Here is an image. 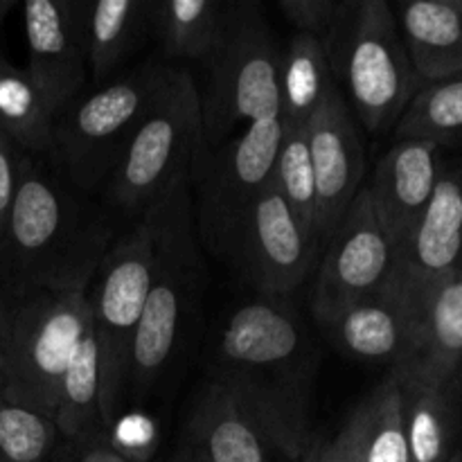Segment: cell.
Wrapping results in <instances>:
<instances>
[{"label": "cell", "mask_w": 462, "mask_h": 462, "mask_svg": "<svg viewBox=\"0 0 462 462\" xmlns=\"http://www.w3.org/2000/svg\"><path fill=\"white\" fill-rule=\"evenodd\" d=\"M460 3H462V0H460Z\"/></svg>", "instance_id": "cell-39"}, {"label": "cell", "mask_w": 462, "mask_h": 462, "mask_svg": "<svg viewBox=\"0 0 462 462\" xmlns=\"http://www.w3.org/2000/svg\"><path fill=\"white\" fill-rule=\"evenodd\" d=\"M72 7L95 86L113 79L152 36V0H72Z\"/></svg>", "instance_id": "cell-19"}, {"label": "cell", "mask_w": 462, "mask_h": 462, "mask_svg": "<svg viewBox=\"0 0 462 462\" xmlns=\"http://www.w3.org/2000/svg\"><path fill=\"white\" fill-rule=\"evenodd\" d=\"M140 219L153 239V282L131 350L126 393L144 397L171 364L185 316L201 289L192 179L176 183Z\"/></svg>", "instance_id": "cell-3"}, {"label": "cell", "mask_w": 462, "mask_h": 462, "mask_svg": "<svg viewBox=\"0 0 462 462\" xmlns=\"http://www.w3.org/2000/svg\"><path fill=\"white\" fill-rule=\"evenodd\" d=\"M319 255L320 246L273 188H266L244 212L224 251L264 298L291 296Z\"/></svg>", "instance_id": "cell-12"}, {"label": "cell", "mask_w": 462, "mask_h": 462, "mask_svg": "<svg viewBox=\"0 0 462 462\" xmlns=\"http://www.w3.org/2000/svg\"><path fill=\"white\" fill-rule=\"evenodd\" d=\"M422 310L393 287L347 307L328 325L337 347L356 361L404 368L420 347Z\"/></svg>", "instance_id": "cell-15"}, {"label": "cell", "mask_w": 462, "mask_h": 462, "mask_svg": "<svg viewBox=\"0 0 462 462\" xmlns=\"http://www.w3.org/2000/svg\"><path fill=\"white\" fill-rule=\"evenodd\" d=\"M271 188L284 199V203L291 208L307 235L320 246L316 174L314 165H311L307 134L302 126H284Z\"/></svg>", "instance_id": "cell-29"}, {"label": "cell", "mask_w": 462, "mask_h": 462, "mask_svg": "<svg viewBox=\"0 0 462 462\" xmlns=\"http://www.w3.org/2000/svg\"><path fill=\"white\" fill-rule=\"evenodd\" d=\"M395 246L379 221L368 188H361L323 248L311 314L328 328L341 311L386 287Z\"/></svg>", "instance_id": "cell-11"}, {"label": "cell", "mask_w": 462, "mask_h": 462, "mask_svg": "<svg viewBox=\"0 0 462 462\" xmlns=\"http://www.w3.org/2000/svg\"><path fill=\"white\" fill-rule=\"evenodd\" d=\"M25 153L0 131V237L7 226L9 208H12L14 194L18 188V176H21V162Z\"/></svg>", "instance_id": "cell-32"}, {"label": "cell", "mask_w": 462, "mask_h": 462, "mask_svg": "<svg viewBox=\"0 0 462 462\" xmlns=\"http://www.w3.org/2000/svg\"><path fill=\"white\" fill-rule=\"evenodd\" d=\"M319 368L316 346L287 298H257L224 323L212 379L287 458L310 447V402Z\"/></svg>", "instance_id": "cell-1"}, {"label": "cell", "mask_w": 462, "mask_h": 462, "mask_svg": "<svg viewBox=\"0 0 462 462\" xmlns=\"http://www.w3.org/2000/svg\"><path fill=\"white\" fill-rule=\"evenodd\" d=\"M282 134V117H262L215 147L212 153L206 149L199 161L192 179L199 197L194 219L199 239L215 255L224 257L230 235L244 212L271 188Z\"/></svg>", "instance_id": "cell-10"}, {"label": "cell", "mask_w": 462, "mask_h": 462, "mask_svg": "<svg viewBox=\"0 0 462 462\" xmlns=\"http://www.w3.org/2000/svg\"><path fill=\"white\" fill-rule=\"evenodd\" d=\"M75 458H61V460H52V462H72Z\"/></svg>", "instance_id": "cell-38"}, {"label": "cell", "mask_w": 462, "mask_h": 462, "mask_svg": "<svg viewBox=\"0 0 462 462\" xmlns=\"http://www.w3.org/2000/svg\"><path fill=\"white\" fill-rule=\"evenodd\" d=\"M206 68V149L224 144L237 126L280 116V48L255 3H237L224 45Z\"/></svg>", "instance_id": "cell-9"}, {"label": "cell", "mask_w": 462, "mask_h": 462, "mask_svg": "<svg viewBox=\"0 0 462 462\" xmlns=\"http://www.w3.org/2000/svg\"><path fill=\"white\" fill-rule=\"evenodd\" d=\"M449 462H462V451H460V454H458V456H456V458H451Z\"/></svg>", "instance_id": "cell-37"}, {"label": "cell", "mask_w": 462, "mask_h": 462, "mask_svg": "<svg viewBox=\"0 0 462 462\" xmlns=\"http://www.w3.org/2000/svg\"><path fill=\"white\" fill-rule=\"evenodd\" d=\"M400 377L411 462H449L462 451V379L431 383Z\"/></svg>", "instance_id": "cell-20"}, {"label": "cell", "mask_w": 462, "mask_h": 462, "mask_svg": "<svg viewBox=\"0 0 462 462\" xmlns=\"http://www.w3.org/2000/svg\"><path fill=\"white\" fill-rule=\"evenodd\" d=\"M72 462H131V460H126L125 456L117 454L111 445H93L77 451L75 460Z\"/></svg>", "instance_id": "cell-34"}, {"label": "cell", "mask_w": 462, "mask_h": 462, "mask_svg": "<svg viewBox=\"0 0 462 462\" xmlns=\"http://www.w3.org/2000/svg\"><path fill=\"white\" fill-rule=\"evenodd\" d=\"M235 0H152V36L167 59H215L230 30Z\"/></svg>", "instance_id": "cell-22"}, {"label": "cell", "mask_w": 462, "mask_h": 462, "mask_svg": "<svg viewBox=\"0 0 462 462\" xmlns=\"http://www.w3.org/2000/svg\"><path fill=\"white\" fill-rule=\"evenodd\" d=\"M59 438L54 420L0 393V462H52Z\"/></svg>", "instance_id": "cell-30"}, {"label": "cell", "mask_w": 462, "mask_h": 462, "mask_svg": "<svg viewBox=\"0 0 462 462\" xmlns=\"http://www.w3.org/2000/svg\"><path fill=\"white\" fill-rule=\"evenodd\" d=\"M397 140H427L445 147L462 144V72L420 86L395 125Z\"/></svg>", "instance_id": "cell-28"}, {"label": "cell", "mask_w": 462, "mask_h": 462, "mask_svg": "<svg viewBox=\"0 0 462 462\" xmlns=\"http://www.w3.org/2000/svg\"><path fill=\"white\" fill-rule=\"evenodd\" d=\"M203 153L201 93L188 70L171 68L165 86L104 185L108 206L140 219L176 183L194 179Z\"/></svg>", "instance_id": "cell-6"}, {"label": "cell", "mask_w": 462, "mask_h": 462, "mask_svg": "<svg viewBox=\"0 0 462 462\" xmlns=\"http://www.w3.org/2000/svg\"><path fill=\"white\" fill-rule=\"evenodd\" d=\"M319 192L320 253L341 224L343 215L364 188L365 153L359 122L334 88L323 106L305 125Z\"/></svg>", "instance_id": "cell-14"}, {"label": "cell", "mask_w": 462, "mask_h": 462, "mask_svg": "<svg viewBox=\"0 0 462 462\" xmlns=\"http://www.w3.org/2000/svg\"><path fill=\"white\" fill-rule=\"evenodd\" d=\"M395 16L420 84H436L460 75V0H404L397 5Z\"/></svg>", "instance_id": "cell-21"}, {"label": "cell", "mask_w": 462, "mask_h": 462, "mask_svg": "<svg viewBox=\"0 0 462 462\" xmlns=\"http://www.w3.org/2000/svg\"><path fill=\"white\" fill-rule=\"evenodd\" d=\"M23 32L25 70L61 111L90 79L72 0H27L23 5Z\"/></svg>", "instance_id": "cell-16"}, {"label": "cell", "mask_w": 462, "mask_h": 462, "mask_svg": "<svg viewBox=\"0 0 462 462\" xmlns=\"http://www.w3.org/2000/svg\"><path fill=\"white\" fill-rule=\"evenodd\" d=\"M153 282V239L147 224L134 226L108 248L90 284V320L99 352V411L108 433L129 382L131 350Z\"/></svg>", "instance_id": "cell-8"}, {"label": "cell", "mask_w": 462, "mask_h": 462, "mask_svg": "<svg viewBox=\"0 0 462 462\" xmlns=\"http://www.w3.org/2000/svg\"><path fill=\"white\" fill-rule=\"evenodd\" d=\"M305 462H361L356 451L352 449V445L347 442V438L341 431L332 438V440H319L311 442L307 447Z\"/></svg>", "instance_id": "cell-33"}, {"label": "cell", "mask_w": 462, "mask_h": 462, "mask_svg": "<svg viewBox=\"0 0 462 462\" xmlns=\"http://www.w3.org/2000/svg\"><path fill=\"white\" fill-rule=\"evenodd\" d=\"M278 84L282 125L305 129L311 116L337 88L323 41L296 32L289 43L280 48Z\"/></svg>", "instance_id": "cell-27"}, {"label": "cell", "mask_w": 462, "mask_h": 462, "mask_svg": "<svg viewBox=\"0 0 462 462\" xmlns=\"http://www.w3.org/2000/svg\"><path fill=\"white\" fill-rule=\"evenodd\" d=\"M341 0H278V9L284 21L291 23L296 32L311 34L325 41Z\"/></svg>", "instance_id": "cell-31"}, {"label": "cell", "mask_w": 462, "mask_h": 462, "mask_svg": "<svg viewBox=\"0 0 462 462\" xmlns=\"http://www.w3.org/2000/svg\"><path fill=\"white\" fill-rule=\"evenodd\" d=\"M445 167L442 149L427 140H397L365 185L393 246H400L427 210Z\"/></svg>", "instance_id": "cell-17"}, {"label": "cell", "mask_w": 462, "mask_h": 462, "mask_svg": "<svg viewBox=\"0 0 462 462\" xmlns=\"http://www.w3.org/2000/svg\"><path fill=\"white\" fill-rule=\"evenodd\" d=\"M102 383H99V352L95 341L93 320L63 374L59 391L54 424L59 436L70 442L75 449L93 445H108L106 431L99 411Z\"/></svg>", "instance_id": "cell-24"}, {"label": "cell", "mask_w": 462, "mask_h": 462, "mask_svg": "<svg viewBox=\"0 0 462 462\" xmlns=\"http://www.w3.org/2000/svg\"><path fill=\"white\" fill-rule=\"evenodd\" d=\"M108 248L106 217L54 167L25 153L0 237V275L9 293L90 287Z\"/></svg>", "instance_id": "cell-2"}, {"label": "cell", "mask_w": 462, "mask_h": 462, "mask_svg": "<svg viewBox=\"0 0 462 462\" xmlns=\"http://www.w3.org/2000/svg\"><path fill=\"white\" fill-rule=\"evenodd\" d=\"M323 45L334 84L356 122L374 134L393 129L422 86L393 5L341 0Z\"/></svg>", "instance_id": "cell-4"}, {"label": "cell", "mask_w": 462, "mask_h": 462, "mask_svg": "<svg viewBox=\"0 0 462 462\" xmlns=\"http://www.w3.org/2000/svg\"><path fill=\"white\" fill-rule=\"evenodd\" d=\"M90 325V287L43 289L9 305L3 395L54 420L63 374Z\"/></svg>", "instance_id": "cell-7"}, {"label": "cell", "mask_w": 462, "mask_h": 462, "mask_svg": "<svg viewBox=\"0 0 462 462\" xmlns=\"http://www.w3.org/2000/svg\"><path fill=\"white\" fill-rule=\"evenodd\" d=\"M341 433L361 462H411L402 386L400 377L393 370L352 411L347 422L341 427Z\"/></svg>", "instance_id": "cell-25"}, {"label": "cell", "mask_w": 462, "mask_h": 462, "mask_svg": "<svg viewBox=\"0 0 462 462\" xmlns=\"http://www.w3.org/2000/svg\"><path fill=\"white\" fill-rule=\"evenodd\" d=\"M57 113L30 72L0 54V131L27 156H50Z\"/></svg>", "instance_id": "cell-26"}, {"label": "cell", "mask_w": 462, "mask_h": 462, "mask_svg": "<svg viewBox=\"0 0 462 462\" xmlns=\"http://www.w3.org/2000/svg\"><path fill=\"white\" fill-rule=\"evenodd\" d=\"M462 271V162L442 167L427 210L395 248L388 287L422 310L433 287Z\"/></svg>", "instance_id": "cell-13"}, {"label": "cell", "mask_w": 462, "mask_h": 462, "mask_svg": "<svg viewBox=\"0 0 462 462\" xmlns=\"http://www.w3.org/2000/svg\"><path fill=\"white\" fill-rule=\"evenodd\" d=\"M170 70L149 59L126 75L81 90L57 113L50 158L72 188L86 194L106 185Z\"/></svg>", "instance_id": "cell-5"}, {"label": "cell", "mask_w": 462, "mask_h": 462, "mask_svg": "<svg viewBox=\"0 0 462 462\" xmlns=\"http://www.w3.org/2000/svg\"><path fill=\"white\" fill-rule=\"evenodd\" d=\"M9 346V305L0 296V391L5 386V359Z\"/></svg>", "instance_id": "cell-35"}, {"label": "cell", "mask_w": 462, "mask_h": 462, "mask_svg": "<svg viewBox=\"0 0 462 462\" xmlns=\"http://www.w3.org/2000/svg\"><path fill=\"white\" fill-rule=\"evenodd\" d=\"M14 7L12 0H0V25H3V21L7 18V12Z\"/></svg>", "instance_id": "cell-36"}, {"label": "cell", "mask_w": 462, "mask_h": 462, "mask_svg": "<svg viewBox=\"0 0 462 462\" xmlns=\"http://www.w3.org/2000/svg\"><path fill=\"white\" fill-rule=\"evenodd\" d=\"M269 442L212 379L199 395L174 462H269Z\"/></svg>", "instance_id": "cell-18"}, {"label": "cell", "mask_w": 462, "mask_h": 462, "mask_svg": "<svg viewBox=\"0 0 462 462\" xmlns=\"http://www.w3.org/2000/svg\"><path fill=\"white\" fill-rule=\"evenodd\" d=\"M395 370L431 383L462 379V271L424 298L418 355Z\"/></svg>", "instance_id": "cell-23"}]
</instances>
